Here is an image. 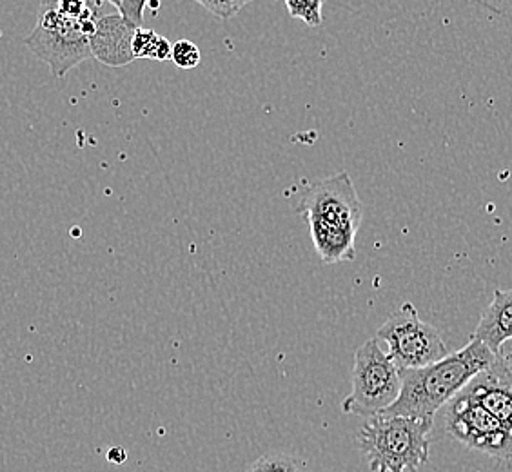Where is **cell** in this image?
Segmentation results:
<instances>
[{
  "label": "cell",
  "instance_id": "5",
  "mask_svg": "<svg viewBox=\"0 0 512 472\" xmlns=\"http://www.w3.org/2000/svg\"><path fill=\"white\" fill-rule=\"evenodd\" d=\"M351 385V393L342 402L345 414L369 418L384 413L398 400L402 391L400 369L382 351L378 338H371L356 349Z\"/></svg>",
  "mask_w": 512,
  "mask_h": 472
},
{
  "label": "cell",
  "instance_id": "14",
  "mask_svg": "<svg viewBox=\"0 0 512 472\" xmlns=\"http://www.w3.org/2000/svg\"><path fill=\"white\" fill-rule=\"evenodd\" d=\"M171 60L180 69L197 68L202 60L200 50L191 40H178L171 46Z\"/></svg>",
  "mask_w": 512,
  "mask_h": 472
},
{
  "label": "cell",
  "instance_id": "16",
  "mask_svg": "<svg viewBox=\"0 0 512 472\" xmlns=\"http://www.w3.org/2000/svg\"><path fill=\"white\" fill-rule=\"evenodd\" d=\"M146 6H148V0H117L115 10L119 11L129 24H133L135 28H142Z\"/></svg>",
  "mask_w": 512,
  "mask_h": 472
},
{
  "label": "cell",
  "instance_id": "4",
  "mask_svg": "<svg viewBox=\"0 0 512 472\" xmlns=\"http://www.w3.org/2000/svg\"><path fill=\"white\" fill-rule=\"evenodd\" d=\"M97 20L77 19L48 6H39L37 24L28 35L26 46L50 66L53 77L64 79L71 69L93 59L89 39Z\"/></svg>",
  "mask_w": 512,
  "mask_h": 472
},
{
  "label": "cell",
  "instance_id": "15",
  "mask_svg": "<svg viewBox=\"0 0 512 472\" xmlns=\"http://www.w3.org/2000/svg\"><path fill=\"white\" fill-rule=\"evenodd\" d=\"M202 8H206L209 13H213L217 19L231 20L238 15L242 8L251 4L253 0H195Z\"/></svg>",
  "mask_w": 512,
  "mask_h": 472
},
{
  "label": "cell",
  "instance_id": "3",
  "mask_svg": "<svg viewBox=\"0 0 512 472\" xmlns=\"http://www.w3.org/2000/svg\"><path fill=\"white\" fill-rule=\"evenodd\" d=\"M433 423L378 413L365 420L356 443L371 472H418L429 462Z\"/></svg>",
  "mask_w": 512,
  "mask_h": 472
},
{
  "label": "cell",
  "instance_id": "11",
  "mask_svg": "<svg viewBox=\"0 0 512 472\" xmlns=\"http://www.w3.org/2000/svg\"><path fill=\"white\" fill-rule=\"evenodd\" d=\"M133 57L138 59H151L164 62V60L171 59V44L166 37L158 35L153 30H146V28H138L133 37Z\"/></svg>",
  "mask_w": 512,
  "mask_h": 472
},
{
  "label": "cell",
  "instance_id": "18",
  "mask_svg": "<svg viewBox=\"0 0 512 472\" xmlns=\"http://www.w3.org/2000/svg\"><path fill=\"white\" fill-rule=\"evenodd\" d=\"M102 4H109V6H113L115 8V4H117V0H99Z\"/></svg>",
  "mask_w": 512,
  "mask_h": 472
},
{
  "label": "cell",
  "instance_id": "8",
  "mask_svg": "<svg viewBox=\"0 0 512 472\" xmlns=\"http://www.w3.org/2000/svg\"><path fill=\"white\" fill-rule=\"evenodd\" d=\"M462 393L496 416L512 433V369L498 356L493 365L463 387Z\"/></svg>",
  "mask_w": 512,
  "mask_h": 472
},
{
  "label": "cell",
  "instance_id": "10",
  "mask_svg": "<svg viewBox=\"0 0 512 472\" xmlns=\"http://www.w3.org/2000/svg\"><path fill=\"white\" fill-rule=\"evenodd\" d=\"M473 338L487 345L493 354L512 340V289L494 291L493 302L483 311Z\"/></svg>",
  "mask_w": 512,
  "mask_h": 472
},
{
  "label": "cell",
  "instance_id": "17",
  "mask_svg": "<svg viewBox=\"0 0 512 472\" xmlns=\"http://www.w3.org/2000/svg\"><path fill=\"white\" fill-rule=\"evenodd\" d=\"M496 356H498L509 369H512V340H507L505 344H502Z\"/></svg>",
  "mask_w": 512,
  "mask_h": 472
},
{
  "label": "cell",
  "instance_id": "12",
  "mask_svg": "<svg viewBox=\"0 0 512 472\" xmlns=\"http://www.w3.org/2000/svg\"><path fill=\"white\" fill-rule=\"evenodd\" d=\"M246 472H307V469L289 454H266L251 463Z\"/></svg>",
  "mask_w": 512,
  "mask_h": 472
},
{
  "label": "cell",
  "instance_id": "7",
  "mask_svg": "<svg viewBox=\"0 0 512 472\" xmlns=\"http://www.w3.org/2000/svg\"><path fill=\"white\" fill-rule=\"evenodd\" d=\"M445 429L463 445L498 460H512V433L462 391L447 404Z\"/></svg>",
  "mask_w": 512,
  "mask_h": 472
},
{
  "label": "cell",
  "instance_id": "2",
  "mask_svg": "<svg viewBox=\"0 0 512 472\" xmlns=\"http://www.w3.org/2000/svg\"><path fill=\"white\" fill-rule=\"evenodd\" d=\"M298 211L307 218L316 253L325 264L355 260L364 207L347 173H336L307 187Z\"/></svg>",
  "mask_w": 512,
  "mask_h": 472
},
{
  "label": "cell",
  "instance_id": "9",
  "mask_svg": "<svg viewBox=\"0 0 512 472\" xmlns=\"http://www.w3.org/2000/svg\"><path fill=\"white\" fill-rule=\"evenodd\" d=\"M137 30L138 28L129 24L117 10L100 15L95 31L89 39L93 59L111 68L129 66L131 62H135L131 44Z\"/></svg>",
  "mask_w": 512,
  "mask_h": 472
},
{
  "label": "cell",
  "instance_id": "13",
  "mask_svg": "<svg viewBox=\"0 0 512 472\" xmlns=\"http://www.w3.org/2000/svg\"><path fill=\"white\" fill-rule=\"evenodd\" d=\"M284 2L293 19L302 20L309 28H316L322 24L324 0H284Z\"/></svg>",
  "mask_w": 512,
  "mask_h": 472
},
{
  "label": "cell",
  "instance_id": "6",
  "mask_svg": "<svg viewBox=\"0 0 512 472\" xmlns=\"http://www.w3.org/2000/svg\"><path fill=\"white\" fill-rule=\"evenodd\" d=\"M376 338L387 344V354L400 371L420 369L449 354L444 338L436 327L425 324L416 307L409 302L382 324Z\"/></svg>",
  "mask_w": 512,
  "mask_h": 472
},
{
  "label": "cell",
  "instance_id": "1",
  "mask_svg": "<svg viewBox=\"0 0 512 472\" xmlns=\"http://www.w3.org/2000/svg\"><path fill=\"white\" fill-rule=\"evenodd\" d=\"M494 360L496 354L491 353L487 345L471 338L463 349L447 354L434 364L400 371L402 391L384 413L434 422L436 413L449 404L476 374L493 365Z\"/></svg>",
  "mask_w": 512,
  "mask_h": 472
}]
</instances>
